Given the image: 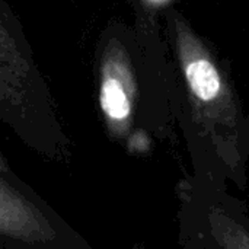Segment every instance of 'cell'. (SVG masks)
<instances>
[{
	"label": "cell",
	"mask_w": 249,
	"mask_h": 249,
	"mask_svg": "<svg viewBox=\"0 0 249 249\" xmlns=\"http://www.w3.org/2000/svg\"><path fill=\"white\" fill-rule=\"evenodd\" d=\"M0 111L3 120L18 128L54 120L48 85L23 26L6 0L0 3Z\"/></svg>",
	"instance_id": "2"
},
{
	"label": "cell",
	"mask_w": 249,
	"mask_h": 249,
	"mask_svg": "<svg viewBox=\"0 0 249 249\" xmlns=\"http://www.w3.org/2000/svg\"><path fill=\"white\" fill-rule=\"evenodd\" d=\"M247 1H248V4H249V0H247Z\"/></svg>",
	"instance_id": "4"
},
{
	"label": "cell",
	"mask_w": 249,
	"mask_h": 249,
	"mask_svg": "<svg viewBox=\"0 0 249 249\" xmlns=\"http://www.w3.org/2000/svg\"><path fill=\"white\" fill-rule=\"evenodd\" d=\"M137 12H144L150 15H158L159 12H166L174 0H134Z\"/></svg>",
	"instance_id": "3"
},
{
	"label": "cell",
	"mask_w": 249,
	"mask_h": 249,
	"mask_svg": "<svg viewBox=\"0 0 249 249\" xmlns=\"http://www.w3.org/2000/svg\"><path fill=\"white\" fill-rule=\"evenodd\" d=\"M165 38L172 61V98L217 146H238L249 127L232 73L210 42L177 9H168Z\"/></svg>",
	"instance_id": "1"
}]
</instances>
